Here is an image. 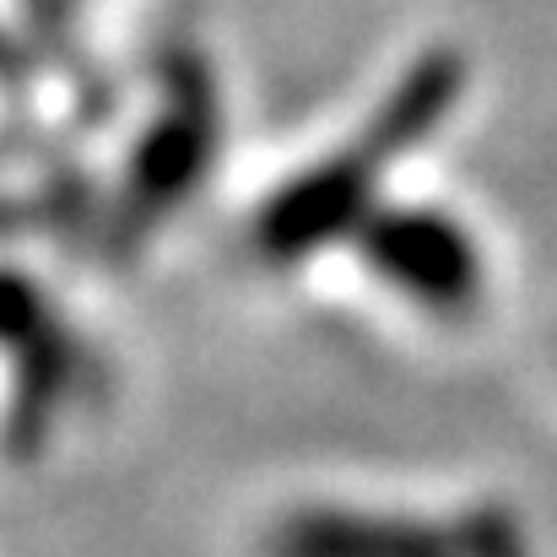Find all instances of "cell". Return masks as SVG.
<instances>
[{
	"label": "cell",
	"instance_id": "1",
	"mask_svg": "<svg viewBox=\"0 0 557 557\" xmlns=\"http://www.w3.org/2000/svg\"><path fill=\"white\" fill-rule=\"evenodd\" d=\"M466 92V54L460 49H428L406 65V76L384 92V103L369 114L363 136L347 141L336 158H325L320 169L298 174L293 185H282L271 195V206L260 211L255 244L293 265L336 238H352L358 222L369 216L373 189L384 180V169L411 152L417 141H428L460 103Z\"/></svg>",
	"mask_w": 557,
	"mask_h": 557
},
{
	"label": "cell",
	"instance_id": "2",
	"mask_svg": "<svg viewBox=\"0 0 557 557\" xmlns=\"http://www.w3.org/2000/svg\"><path fill=\"white\" fill-rule=\"evenodd\" d=\"M216 141H222V98H216L211 65L195 49H169L163 114L141 136L125 174V195H120V244H136L206 180Z\"/></svg>",
	"mask_w": 557,
	"mask_h": 557
},
{
	"label": "cell",
	"instance_id": "3",
	"mask_svg": "<svg viewBox=\"0 0 557 557\" xmlns=\"http://www.w3.org/2000/svg\"><path fill=\"white\" fill-rule=\"evenodd\" d=\"M358 249L373 271L433 314H460L482 293V255L471 233L428 206H373L358 222Z\"/></svg>",
	"mask_w": 557,
	"mask_h": 557
},
{
	"label": "cell",
	"instance_id": "4",
	"mask_svg": "<svg viewBox=\"0 0 557 557\" xmlns=\"http://www.w3.org/2000/svg\"><path fill=\"white\" fill-rule=\"evenodd\" d=\"M0 347L16 358L11 444L38 449L49 417L76 384V347L65 342V325L22 271H0Z\"/></svg>",
	"mask_w": 557,
	"mask_h": 557
},
{
	"label": "cell",
	"instance_id": "5",
	"mask_svg": "<svg viewBox=\"0 0 557 557\" xmlns=\"http://www.w3.org/2000/svg\"><path fill=\"white\" fill-rule=\"evenodd\" d=\"M276 557H466L460 531H438L422 520L309 509L276 531Z\"/></svg>",
	"mask_w": 557,
	"mask_h": 557
},
{
	"label": "cell",
	"instance_id": "6",
	"mask_svg": "<svg viewBox=\"0 0 557 557\" xmlns=\"http://www.w3.org/2000/svg\"><path fill=\"white\" fill-rule=\"evenodd\" d=\"M460 547H466V557H531L520 525H515L504 509H476V515H466V520H460Z\"/></svg>",
	"mask_w": 557,
	"mask_h": 557
},
{
	"label": "cell",
	"instance_id": "7",
	"mask_svg": "<svg viewBox=\"0 0 557 557\" xmlns=\"http://www.w3.org/2000/svg\"><path fill=\"white\" fill-rule=\"evenodd\" d=\"M22 65H27V60H22V49L0 33V82H16V76H22Z\"/></svg>",
	"mask_w": 557,
	"mask_h": 557
}]
</instances>
